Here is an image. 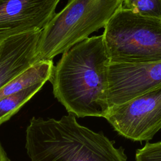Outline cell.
I'll return each instance as SVG.
<instances>
[{"label": "cell", "mask_w": 161, "mask_h": 161, "mask_svg": "<svg viewBox=\"0 0 161 161\" xmlns=\"http://www.w3.org/2000/svg\"><path fill=\"white\" fill-rule=\"evenodd\" d=\"M110 60L103 35L88 38L62 54L50 82L55 98L78 118H104Z\"/></svg>", "instance_id": "6da1fadb"}, {"label": "cell", "mask_w": 161, "mask_h": 161, "mask_svg": "<svg viewBox=\"0 0 161 161\" xmlns=\"http://www.w3.org/2000/svg\"><path fill=\"white\" fill-rule=\"evenodd\" d=\"M25 148L31 161H127L122 147L80 125L71 113L59 119L32 118Z\"/></svg>", "instance_id": "7a4b0ae2"}, {"label": "cell", "mask_w": 161, "mask_h": 161, "mask_svg": "<svg viewBox=\"0 0 161 161\" xmlns=\"http://www.w3.org/2000/svg\"><path fill=\"white\" fill-rule=\"evenodd\" d=\"M124 0H69L42 31L37 45L38 61L52 60L104 28Z\"/></svg>", "instance_id": "3957f363"}, {"label": "cell", "mask_w": 161, "mask_h": 161, "mask_svg": "<svg viewBox=\"0 0 161 161\" xmlns=\"http://www.w3.org/2000/svg\"><path fill=\"white\" fill-rule=\"evenodd\" d=\"M103 36L111 64L161 61V19L121 7L104 26Z\"/></svg>", "instance_id": "277c9868"}, {"label": "cell", "mask_w": 161, "mask_h": 161, "mask_svg": "<svg viewBox=\"0 0 161 161\" xmlns=\"http://www.w3.org/2000/svg\"><path fill=\"white\" fill-rule=\"evenodd\" d=\"M104 118L126 138L152 139L161 129V87L110 108Z\"/></svg>", "instance_id": "5b68a950"}, {"label": "cell", "mask_w": 161, "mask_h": 161, "mask_svg": "<svg viewBox=\"0 0 161 161\" xmlns=\"http://www.w3.org/2000/svg\"><path fill=\"white\" fill-rule=\"evenodd\" d=\"M161 87V61L111 64L108 69L109 109Z\"/></svg>", "instance_id": "8992f818"}, {"label": "cell", "mask_w": 161, "mask_h": 161, "mask_svg": "<svg viewBox=\"0 0 161 161\" xmlns=\"http://www.w3.org/2000/svg\"><path fill=\"white\" fill-rule=\"evenodd\" d=\"M60 0H0V42L42 31L53 18Z\"/></svg>", "instance_id": "52a82bcc"}, {"label": "cell", "mask_w": 161, "mask_h": 161, "mask_svg": "<svg viewBox=\"0 0 161 161\" xmlns=\"http://www.w3.org/2000/svg\"><path fill=\"white\" fill-rule=\"evenodd\" d=\"M41 32L21 34L0 42V89L39 62L36 50Z\"/></svg>", "instance_id": "ba28073f"}, {"label": "cell", "mask_w": 161, "mask_h": 161, "mask_svg": "<svg viewBox=\"0 0 161 161\" xmlns=\"http://www.w3.org/2000/svg\"><path fill=\"white\" fill-rule=\"evenodd\" d=\"M122 8L143 16L161 19V0H124Z\"/></svg>", "instance_id": "9c48e42d"}, {"label": "cell", "mask_w": 161, "mask_h": 161, "mask_svg": "<svg viewBox=\"0 0 161 161\" xmlns=\"http://www.w3.org/2000/svg\"><path fill=\"white\" fill-rule=\"evenodd\" d=\"M135 161H161V141L147 142L142 148L136 150Z\"/></svg>", "instance_id": "30bf717a"}, {"label": "cell", "mask_w": 161, "mask_h": 161, "mask_svg": "<svg viewBox=\"0 0 161 161\" xmlns=\"http://www.w3.org/2000/svg\"><path fill=\"white\" fill-rule=\"evenodd\" d=\"M0 161H10L0 143Z\"/></svg>", "instance_id": "8fae6325"}]
</instances>
